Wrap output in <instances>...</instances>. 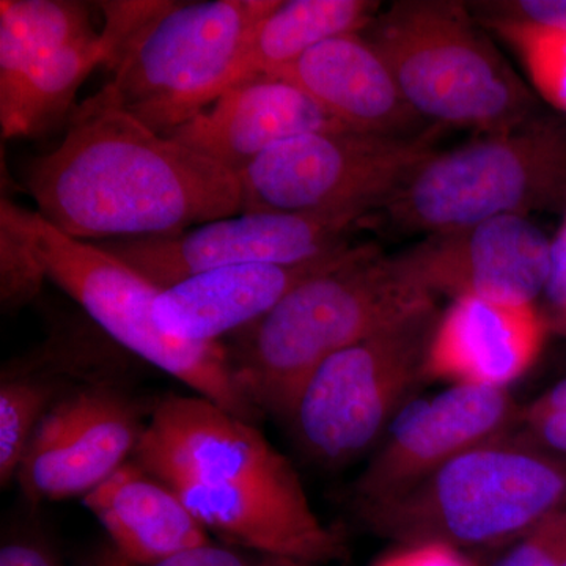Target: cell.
<instances>
[{
	"label": "cell",
	"instance_id": "cell-15",
	"mask_svg": "<svg viewBox=\"0 0 566 566\" xmlns=\"http://www.w3.org/2000/svg\"><path fill=\"white\" fill-rule=\"evenodd\" d=\"M335 128L345 126L296 85L259 76L233 85L169 136L240 175L282 142Z\"/></svg>",
	"mask_w": 566,
	"mask_h": 566
},
{
	"label": "cell",
	"instance_id": "cell-1",
	"mask_svg": "<svg viewBox=\"0 0 566 566\" xmlns=\"http://www.w3.org/2000/svg\"><path fill=\"white\" fill-rule=\"evenodd\" d=\"M24 185L44 221L87 243L169 237L243 210L238 175L148 128L106 85L25 166Z\"/></svg>",
	"mask_w": 566,
	"mask_h": 566
},
{
	"label": "cell",
	"instance_id": "cell-32",
	"mask_svg": "<svg viewBox=\"0 0 566 566\" xmlns=\"http://www.w3.org/2000/svg\"><path fill=\"white\" fill-rule=\"evenodd\" d=\"M545 293L566 326V219L553 243V263Z\"/></svg>",
	"mask_w": 566,
	"mask_h": 566
},
{
	"label": "cell",
	"instance_id": "cell-2",
	"mask_svg": "<svg viewBox=\"0 0 566 566\" xmlns=\"http://www.w3.org/2000/svg\"><path fill=\"white\" fill-rule=\"evenodd\" d=\"M133 460L230 545L308 565L345 557L344 536L316 516L293 464L255 423L200 395L159 400Z\"/></svg>",
	"mask_w": 566,
	"mask_h": 566
},
{
	"label": "cell",
	"instance_id": "cell-30",
	"mask_svg": "<svg viewBox=\"0 0 566 566\" xmlns=\"http://www.w3.org/2000/svg\"><path fill=\"white\" fill-rule=\"evenodd\" d=\"M375 566H475L461 551L444 545L403 546Z\"/></svg>",
	"mask_w": 566,
	"mask_h": 566
},
{
	"label": "cell",
	"instance_id": "cell-21",
	"mask_svg": "<svg viewBox=\"0 0 566 566\" xmlns=\"http://www.w3.org/2000/svg\"><path fill=\"white\" fill-rule=\"evenodd\" d=\"M379 10L370 0H279L252 33L234 85L273 76L323 41L363 32Z\"/></svg>",
	"mask_w": 566,
	"mask_h": 566
},
{
	"label": "cell",
	"instance_id": "cell-19",
	"mask_svg": "<svg viewBox=\"0 0 566 566\" xmlns=\"http://www.w3.org/2000/svg\"><path fill=\"white\" fill-rule=\"evenodd\" d=\"M82 502L102 523L111 545L133 560H159L211 543L172 488L134 460Z\"/></svg>",
	"mask_w": 566,
	"mask_h": 566
},
{
	"label": "cell",
	"instance_id": "cell-11",
	"mask_svg": "<svg viewBox=\"0 0 566 566\" xmlns=\"http://www.w3.org/2000/svg\"><path fill=\"white\" fill-rule=\"evenodd\" d=\"M359 222L283 212H240L169 237L96 243L159 289L240 264H304L352 248Z\"/></svg>",
	"mask_w": 566,
	"mask_h": 566
},
{
	"label": "cell",
	"instance_id": "cell-18",
	"mask_svg": "<svg viewBox=\"0 0 566 566\" xmlns=\"http://www.w3.org/2000/svg\"><path fill=\"white\" fill-rule=\"evenodd\" d=\"M545 334L534 304L458 297L436 327L427 378L506 389L535 363Z\"/></svg>",
	"mask_w": 566,
	"mask_h": 566
},
{
	"label": "cell",
	"instance_id": "cell-33",
	"mask_svg": "<svg viewBox=\"0 0 566 566\" xmlns=\"http://www.w3.org/2000/svg\"><path fill=\"white\" fill-rule=\"evenodd\" d=\"M253 566H312L304 562L293 560V558L266 556L262 562Z\"/></svg>",
	"mask_w": 566,
	"mask_h": 566
},
{
	"label": "cell",
	"instance_id": "cell-25",
	"mask_svg": "<svg viewBox=\"0 0 566 566\" xmlns=\"http://www.w3.org/2000/svg\"><path fill=\"white\" fill-rule=\"evenodd\" d=\"M476 21L517 52L539 95L566 114V29L499 18Z\"/></svg>",
	"mask_w": 566,
	"mask_h": 566
},
{
	"label": "cell",
	"instance_id": "cell-27",
	"mask_svg": "<svg viewBox=\"0 0 566 566\" xmlns=\"http://www.w3.org/2000/svg\"><path fill=\"white\" fill-rule=\"evenodd\" d=\"M566 560V509L513 543L494 566H562Z\"/></svg>",
	"mask_w": 566,
	"mask_h": 566
},
{
	"label": "cell",
	"instance_id": "cell-20",
	"mask_svg": "<svg viewBox=\"0 0 566 566\" xmlns=\"http://www.w3.org/2000/svg\"><path fill=\"white\" fill-rule=\"evenodd\" d=\"M114 44L98 32L52 52L0 88V126L3 139L40 137L69 125L77 92L92 71L106 65Z\"/></svg>",
	"mask_w": 566,
	"mask_h": 566
},
{
	"label": "cell",
	"instance_id": "cell-14",
	"mask_svg": "<svg viewBox=\"0 0 566 566\" xmlns=\"http://www.w3.org/2000/svg\"><path fill=\"white\" fill-rule=\"evenodd\" d=\"M398 256L433 296H472L527 305L545 293L553 243L523 216H499L452 232L430 234Z\"/></svg>",
	"mask_w": 566,
	"mask_h": 566
},
{
	"label": "cell",
	"instance_id": "cell-24",
	"mask_svg": "<svg viewBox=\"0 0 566 566\" xmlns=\"http://www.w3.org/2000/svg\"><path fill=\"white\" fill-rule=\"evenodd\" d=\"M48 279L36 240L35 211L0 199V303L3 312L32 303Z\"/></svg>",
	"mask_w": 566,
	"mask_h": 566
},
{
	"label": "cell",
	"instance_id": "cell-8",
	"mask_svg": "<svg viewBox=\"0 0 566 566\" xmlns=\"http://www.w3.org/2000/svg\"><path fill=\"white\" fill-rule=\"evenodd\" d=\"M566 197V125H523L438 151L387 205L395 230L444 233L499 216H523Z\"/></svg>",
	"mask_w": 566,
	"mask_h": 566
},
{
	"label": "cell",
	"instance_id": "cell-9",
	"mask_svg": "<svg viewBox=\"0 0 566 566\" xmlns=\"http://www.w3.org/2000/svg\"><path fill=\"white\" fill-rule=\"evenodd\" d=\"M446 126L415 136L348 128L303 134L275 145L238 175L241 212H283L363 222L385 210L438 153Z\"/></svg>",
	"mask_w": 566,
	"mask_h": 566
},
{
	"label": "cell",
	"instance_id": "cell-26",
	"mask_svg": "<svg viewBox=\"0 0 566 566\" xmlns=\"http://www.w3.org/2000/svg\"><path fill=\"white\" fill-rule=\"evenodd\" d=\"M516 433L551 455L566 460V379L521 408Z\"/></svg>",
	"mask_w": 566,
	"mask_h": 566
},
{
	"label": "cell",
	"instance_id": "cell-12",
	"mask_svg": "<svg viewBox=\"0 0 566 566\" xmlns=\"http://www.w3.org/2000/svg\"><path fill=\"white\" fill-rule=\"evenodd\" d=\"M520 416L515 398L499 387L453 385L412 398L354 482V509L397 497L461 453L512 434Z\"/></svg>",
	"mask_w": 566,
	"mask_h": 566
},
{
	"label": "cell",
	"instance_id": "cell-3",
	"mask_svg": "<svg viewBox=\"0 0 566 566\" xmlns=\"http://www.w3.org/2000/svg\"><path fill=\"white\" fill-rule=\"evenodd\" d=\"M434 303L400 256L357 244L300 283L227 346L238 385L260 416L283 420L297 390L333 354Z\"/></svg>",
	"mask_w": 566,
	"mask_h": 566
},
{
	"label": "cell",
	"instance_id": "cell-22",
	"mask_svg": "<svg viewBox=\"0 0 566 566\" xmlns=\"http://www.w3.org/2000/svg\"><path fill=\"white\" fill-rule=\"evenodd\" d=\"M88 342L52 338L28 359L10 365L0 382V483L10 486L20 472L33 433L61 398V375L73 370L91 352Z\"/></svg>",
	"mask_w": 566,
	"mask_h": 566
},
{
	"label": "cell",
	"instance_id": "cell-29",
	"mask_svg": "<svg viewBox=\"0 0 566 566\" xmlns=\"http://www.w3.org/2000/svg\"><path fill=\"white\" fill-rule=\"evenodd\" d=\"M472 10L479 20L499 18L566 29V0H501V2H475Z\"/></svg>",
	"mask_w": 566,
	"mask_h": 566
},
{
	"label": "cell",
	"instance_id": "cell-17",
	"mask_svg": "<svg viewBox=\"0 0 566 566\" xmlns=\"http://www.w3.org/2000/svg\"><path fill=\"white\" fill-rule=\"evenodd\" d=\"M273 77L296 85L353 132L415 136L428 128L363 33H345L305 52Z\"/></svg>",
	"mask_w": 566,
	"mask_h": 566
},
{
	"label": "cell",
	"instance_id": "cell-4",
	"mask_svg": "<svg viewBox=\"0 0 566 566\" xmlns=\"http://www.w3.org/2000/svg\"><path fill=\"white\" fill-rule=\"evenodd\" d=\"M566 509V460L513 431L461 453L411 490L354 509L365 527L403 546L513 545Z\"/></svg>",
	"mask_w": 566,
	"mask_h": 566
},
{
	"label": "cell",
	"instance_id": "cell-10",
	"mask_svg": "<svg viewBox=\"0 0 566 566\" xmlns=\"http://www.w3.org/2000/svg\"><path fill=\"white\" fill-rule=\"evenodd\" d=\"M35 229L48 279L76 301L107 338L226 411L259 422L262 416L238 385L226 345L189 344L159 329V286L102 245L59 232L36 211Z\"/></svg>",
	"mask_w": 566,
	"mask_h": 566
},
{
	"label": "cell",
	"instance_id": "cell-13",
	"mask_svg": "<svg viewBox=\"0 0 566 566\" xmlns=\"http://www.w3.org/2000/svg\"><path fill=\"white\" fill-rule=\"evenodd\" d=\"M147 422L129 395L106 382L63 395L22 458V494L40 504L92 493L133 460Z\"/></svg>",
	"mask_w": 566,
	"mask_h": 566
},
{
	"label": "cell",
	"instance_id": "cell-7",
	"mask_svg": "<svg viewBox=\"0 0 566 566\" xmlns=\"http://www.w3.org/2000/svg\"><path fill=\"white\" fill-rule=\"evenodd\" d=\"M439 319L436 303L423 305L312 371L282 420L305 460L335 471L374 453L427 378Z\"/></svg>",
	"mask_w": 566,
	"mask_h": 566
},
{
	"label": "cell",
	"instance_id": "cell-31",
	"mask_svg": "<svg viewBox=\"0 0 566 566\" xmlns=\"http://www.w3.org/2000/svg\"><path fill=\"white\" fill-rule=\"evenodd\" d=\"M0 566H62L50 546L32 536H14L0 547Z\"/></svg>",
	"mask_w": 566,
	"mask_h": 566
},
{
	"label": "cell",
	"instance_id": "cell-5",
	"mask_svg": "<svg viewBox=\"0 0 566 566\" xmlns=\"http://www.w3.org/2000/svg\"><path fill=\"white\" fill-rule=\"evenodd\" d=\"M360 33L428 125L499 134L535 117L531 91L465 3L400 0Z\"/></svg>",
	"mask_w": 566,
	"mask_h": 566
},
{
	"label": "cell",
	"instance_id": "cell-6",
	"mask_svg": "<svg viewBox=\"0 0 566 566\" xmlns=\"http://www.w3.org/2000/svg\"><path fill=\"white\" fill-rule=\"evenodd\" d=\"M277 3L147 0L104 65V85L122 109L169 136L233 87L252 33Z\"/></svg>",
	"mask_w": 566,
	"mask_h": 566
},
{
	"label": "cell",
	"instance_id": "cell-16",
	"mask_svg": "<svg viewBox=\"0 0 566 566\" xmlns=\"http://www.w3.org/2000/svg\"><path fill=\"white\" fill-rule=\"evenodd\" d=\"M304 264H240L192 275L161 289L155 300L159 329L189 344H222L252 326L300 283L329 270L353 251Z\"/></svg>",
	"mask_w": 566,
	"mask_h": 566
},
{
	"label": "cell",
	"instance_id": "cell-28",
	"mask_svg": "<svg viewBox=\"0 0 566 566\" xmlns=\"http://www.w3.org/2000/svg\"><path fill=\"white\" fill-rule=\"evenodd\" d=\"M248 557L234 551L233 547L208 545L192 547L174 556L153 562L133 560L118 553L111 543L99 546L85 560L84 566H253Z\"/></svg>",
	"mask_w": 566,
	"mask_h": 566
},
{
	"label": "cell",
	"instance_id": "cell-23",
	"mask_svg": "<svg viewBox=\"0 0 566 566\" xmlns=\"http://www.w3.org/2000/svg\"><path fill=\"white\" fill-rule=\"evenodd\" d=\"M95 33L92 7L80 0H2L0 88L52 52Z\"/></svg>",
	"mask_w": 566,
	"mask_h": 566
}]
</instances>
